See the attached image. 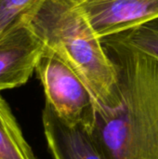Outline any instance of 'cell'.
Returning a JSON list of instances; mask_svg holds the SVG:
<instances>
[{
	"instance_id": "cell-1",
	"label": "cell",
	"mask_w": 158,
	"mask_h": 159,
	"mask_svg": "<svg viewBox=\"0 0 158 159\" xmlns=\"http://www.w3.org/2000/svg\"><path fill=\"white\" fill-rule=\"evenodd\" d=\"M102 41L121 100L97 111L93 132L109 159H158V61L112 36Z\"/></svg>"
},
{
	"instance_id": "cell-2",
	"label": "cell",
	"mask_w": 158,
	"mask_h": 159,
	"mask_svg": "<svg viewBox=\"0 0 158 159\" xmlns=\"http://www.w3.org/2000/svg\"><path fill=\"white\" fill-rule=\"evenodd\" d=\"M22 17L80 77L97 111L120 104L117 71L77 0H37Z\"/></svg>"
},
{
	"instance_id": "cell-3",
	"label": "cell",
	"mask_w": 158,
	"mask_h": 159,
	"mask_svg": "<svg viewBox=\"0 0 158 159\" xmlns=\"http://www.w3.org/2000/svg\"><path fill=\"white\" fill-rule=\"evenodd\" d=\"M47 103L67 124L93 131L95 102L80 77L54 51L46 47L35 67Z\"/></svg>"
},
{
	"instance_id": "cell-4",
	"label": "cell",
	"mask_w": 158,
	"mask_h": 159,
	"mask_svg": "<svg viewBox=\"0 0 158 159\" xmlns=\"http://www.w3.org/2000/svg\"><path fill=\"white\" fill-rule=\"evenodd\" d=\"M46 48L22 14L0 35V91L23 86Z\"/></svg>"
},
{
	"instance_id": "cell-5",
	"label": "cell",
	"mask_w": 158,
	"mask_h": 159,
	"mask_svg": "<svg viewBox=\"0 0 158 159\" xmlns=\"http://www.w3.org/2000/svg\"><path fill=\"white\" fill-rule=\"evenodd\" d=\"M102 40L158 19V0H77Z\"/></svg>"
},
{
	"instance_id": "cell-6",
	"label": "cell",
	"mask_w": 158,
	"mask_h": 159,
	"mask_svg": "<svg viewBox=\"0 0 158 159\" xmlns=\"http://www.w3.org/2000/svg\"><path fill=\"white\" fill-rule=\"evenodd\" d=\"M42 123L53 159H109L93 131L67 124L47 103L42 111Z\"/></svg>"
},
{
	"instance_id": "cell-7",
	"label": "cell",
	"mask_w": 158,
	"mask_h": 159,
	"mask_svg": "<svg viewBox=\"0 0 158 159\" xmlns=\"http://www.w3.org/2000/svg\"><path fill=\"white\" fill-rule=\"evenodd\" d=\"M0 159H39L25 140L10 106L1 94Z\"/></svg>"
},
{
	"instance_id": "cell-8",
	"label": "cell",
	"mask_w": 158,
	"mask_h": 159,
	"mask_svg": "<svg viewBox=\"0 0 158 159\" xmlns=\"http://www.w3.org/2000/svg\"><path fill=\"white\" fill-rule=\"evenodd\" d=\"M112 37L158 61V19Z\"/></svg>"
},
{
	"instance_id": "cell-9",
	"label": "cell",
	"mask_w": 158,
	"mask_h": 159,
	"mask_svg": "<svg viewBox=\"0 0 158 159\" xmlns=\"http://www.w3.org/2000/svg\"><path fill=\"white\" fill-rule=\"evenodd\" d=\"M37 0H0V35L19 16Z\"/></svg>"
}]
</instances>
